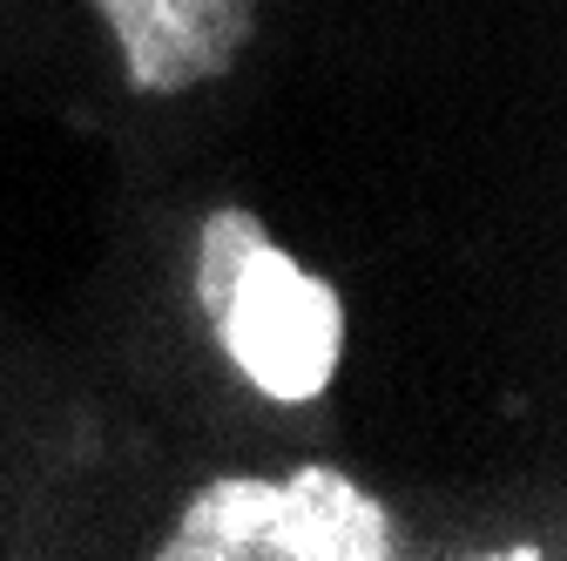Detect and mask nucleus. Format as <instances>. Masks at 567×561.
<instances>
[{
  "label": "nucleus",
  "instance_id": "nucleus-2",
  "mask_svg": "<svg viewBox=\"0 0 567 561\" xmlns=\"http://www.w3.org/2000/svg\"><path fill=\"white\" fill-rule=\"evenodd\" d=\"M163 561H385V508L338 467H298L291 480H209Z\"/></svg>",
  "mask_w": 567,
  "mask_h": 561
},
{
  "label": "nucleus",
  "instance_id": "nucleus-3",
  "mask_svg": "<svg viewBox=\"0 0 567 561\" xmlns=\"http://www.w3.org/2000/svg\"><path fill=\"white\" fill-rule=\"evenodd\" d=\"M122 41L128 82L142 95H176L230 75L257 28V0H95Z\"/></svg>",
  "mask_w": 567,
  "mask_h": 561
},
{
  "label": "nucleus",
  "instance_id": "nucleus-1",
  "mask_svg": "<svg viewBox=\"0 0 567 561\" xmlns=\"http://www.w3.org/2000/svg\"><path fill=\"white\" fill-rule=\"evenodd\" d=\"M196 305L217 325L230 366L277 406H305L331 386L344 305L324 277L284 257L250 210H209L196 237Z\"/></svg>",
  "mask_w": 567,
  "mask_h": 561
}]
</instances>
